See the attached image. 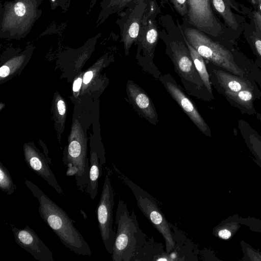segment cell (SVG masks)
I'll use <instances>...</instances> for the list:
<instances>
[{
    "label": "cell",
    "mask_w": 261,
    "mask_h": 261,
    "mask_svg": "<svg viewBox=\"0 0 261 261\" xmlns=\"http://www.w3.org/2000/svg\"><path fill=\"white\" fill-rule=\"evenodd\" d=\"M257 119L259 121V122L261 123V113H256L255 114Z\"/></svg>",
    "instance_id": "d6a6232c"
},
{
    "label": "cell",
    "mask_w": 261,
    "mask_h": 261,
    "mask_svg": "<svg viewBox=\"0 0 261 261\" xmlns=\"http://www.w3.org/2000/svg\"><path fill=\"white\" fill-rule=\"evenodd\" d=\"M129 103L137 113L152 125L159 122V115L149 96L137 84L128 79L126 85Z\"/></svg>",
    "instance_id": "4fadbf2b"
},
{
    "label": "cell",
    "mask_w": 261,
    "mask_h": 261,
    "mask_svg": "<svg viewBox=\"0 0 261 261\" xmlns=\"http://www.w3.org/2000/svg\"><path fill=\"white\" fill-rule=\"evenodd\" d=\"M253 8L258 10L261 13V2H256L252 4Z\"/></svg>",
    "instance_id": "1f68e13d"
},
{
    "label": "cell",
    "mask_w": 261,
    "mask_h": 261,
    "mask_svg": "<svg viewBox=\"0 0 261 261\" xmlns=\"http://www.w3.org/2000/svg\"><path fill=\"white\" fill-rule=\"evenodd\" d=\"M57 107L59 115L64 116L66 113V105L65 102L62 99H59L57 102Z\"/></svg>",
    "instance_id": "f1b7e54d"
},
{
    "label": "cell",
    "mask_w": 261,
    "mask_h": 261,
    "mask_svg": "<svg viewBox=\"0 0 261 261\" xmlns=\"http://www.w3.org/2000/svg\"><path fill=\"white\" fill-rule=\"evenodd\" d=\"M52 1H55V0H52Z\"/></svg>",
    "instance_id": "e575fe53"
},
{
    "label": "cell",
    "mask_w": 261,
    "mask_h": 261,
    "mask_svg": "<svg viewBox=\"0 0 261 261\" xmlns=\"http://www.w3.org/2000/svg\"><path fill=\"white\" fill-rule=\"evenodd\" d=\"M117 225L112 258L113 261H129L144 240L137 216L128 211L126 204L119 199L115 215Z\"/></svg>",
    "instance_id": "3957f363"
},
{
    "label": "cell",
    "mask_w": 261,
    "mask_h": 261,
    "mask_svg": "<svg viewBox=\"0 0 261 261\" xmlns=\"http://www.w3.org/2000/svg\"><path fill=\"white\" fill-rule=\"evenodd\" d=\"M15 242L39 261H54L53 253L28 225L23 228L13 227Z\"/></svg>",
    "instance_id": "7c38bea8"
},
{
    "label": "cell",
    "mask_w": 261,
    "mask_h": 261,
    "mask_svg": "<svg viewBox=\"0 0 261 261\" xmlns=\"http://www.w3.org/2000/svg\"><path fill=\"white\" fill-rule=\"evenodd\" d=\"M159 81L198 129L206 136L211 137L212 135L210 126L200 114L194 102L173 76L170 73L162 74Z\"/></svg>",
    "instance_id": "30bf717a"
},
{
    "label": "cell",
    "mask_w": 261,
    "mask_h": 261,
    "mask_svg": "<svg viewBox=\"0 0 261 261\" xmlns=\"http://www.w3.org/2000/svg\"><path fill=\"white\" fill-rule=\"evenodd\" d=\"M170 1L180 15L187 17L188 12V0H170Z\"/></svg>",
    "instance_id": "484cf974"
},
{
    "label": "cell",
    "mask_w": 261,
    "mask_h": 261,
    "mask_svg": "<svg viewBox=\"0 0 261 261\" xmlns=\"http://www.w3.org/2000/svg\"><path fill=\"white\" fill-rule=\"evenodd\" d=\"M183 38L188 46L195 68L203 84L209 92L213 95L210 76L204 58L189 44L184 35Z\"/></svg>",
    "instance_id": "44dd1931"
},
{
    "label": "cell",
    "mask_w": 261,
    "mask_h": 261,
    "mask_svg": "<svg viewBox=\"0 0 261 261\" xmlns=\"http://www.w3.org/2000/svg\"><path fill=\"white\" fill-rule=\"evenodd\" d=\"M184 34L189 44L205 62L242 77L248 74V71H245L237 65L233 53L234 48H227L195 28H186Z\"/></svg>",
    "instance_id": "5b68a950"
},
{
    "label": "cell",
    "mask_w": 261,
    "mask_h": 261,
    "mask_svg": "<svg viewBox=\"0 0 261 261\" xmlns=\"http://www.w3.org/2000/svg\"><path fill=\"white\" fill-rule=\"evenodd\" d=\"M238 127L246 146L254 157L253 160L261 168V136L243 119L238 121Z\"/></svg>",
    "instance_id": "d6986e66"
},
{
    "label": "cell",
    "mask_w": 261,
    "mask_h": 261,
    "mask_svg": "<svg viewBox=\"0 0 261 261\" xmlns=\"http://www.w3.org/2000/svg\"><path fill=\"white\" fill-rule=\"evenodd\" d=\"M89 183L85 189L92 200H94L97 196L98 189V180L102 175V165L100 164L98 154L91 151L89 163Z\"/></svg>",
    "instance_id": "ffe728a7"
},
{
    "label": "cell",
    "mask_w": 261,
    "mask_h": 261,
    "mask_svg": "<svg viewBox=\"0 0 261 261\" xmlns=\"http://www.w3.org/2000/svg\"><path fill=\"white\" fill-rule=\"evenodd\" d=\"M233 107L238 109L241 113L252 115L257 112L254 101L261 97V91L258 87L246 89L235 93H226L222 95Z\"/></svg>",
    "instance_id": "ac0fdd59"
},
{
    "label": "cell",
    "mask_w": 261,
    "mask_h": 261,
    "mask_svg": "<svg viewBox=\"0 0 261 261\" xmlns=\"http://www.w3.org/2000/svg\"><path fill=\"white\" fill-rule=\"evenodd\" d=\"M242 15L247 16L253 25L255 31L261 36V13L254 8H249L243 5H240Z\"/></svg>",
    "instance_id": "cb8c5ba5"
},
{
    "label": "cell",
    "mask_w": 261,
    "mask_h": 261,
    "mask_svg": "<svg viewBox=\"0 0 261 261\" xmlns=\"http://www.w3.org/2000/svg\"><path fill=\"white\" fill-rule=\"evenodd\" d=\"M14 11L17 15L22 16L25 13V6L22 3H17L14 6Z\"/></svg>",
    "instance_id": "83f0119b"
},
{
    "label": "cell",
    "mask_w": 261,
    "mask_h": 261,
    "mask_svg": "<svg viewBox=\"0 0 261 261\" xmlns=\"http://www.w3.org/2000/svg\"><path fill=\"white\" fill-rule=\"evenodd\" d=\"M124 180L132 190L139 209L163 237L166 251L169 253L174 248L175 242L169 223L161 211L155 199L129 179L125 178Z\"/></svg>",
    "instance_id": "ba28073f"
},
{
    "label": "cell",
    "mask_w": 261,
    "mask_h": 261,
    "mask_svg": "<svg viewBox=\"0 0 261 261\" xmlns=\"http://www.w3.org/2000/svg\"><path fill=\"white\" fill-rule=\"evenodd\" d=\"M157 6L150 0L143 15L139 36L136 44L137 49L136 59L137 64L144 71L156 80L162 75L154 62V51L158 41L159 33L155 17Z\"/></svg>",
    "instance_id": "8992f818"
},
{
    "label": "cell",
    "mask_w": 261,
    "mask_h": 261,
    "mask_svg": "<svg viewBox=\"0 0 261 261\" xmlns=\"http://www.w3.org/2000/svg\"><path fill=\"white\" fill-rule=\"evenodd\" d=\"M243 32L245 38L256 56L255 64L261 68V36L251 22L245 23Z\"/></svg>",
    "instance_id": "7402d4cb"
},
{
    "label": "cell",
    "mask_w": 261,
    "mask_h": 261,
    "mask_svg": "<svg viewBox=\"0 0 261 261\" xmlns=\"http://www.w3.org/2000/svg\"><path fill=\"white\" fill-rule=\"evenodd\" d=\"M93 73L92 71H88L86 72L83 77V83L85 84H88L93 77Z\"/></svg>",
    "instance_id": "f546056e"
},
{
    "label": "cell",
    "mask_w": 261,
    "mask_h": 261,
    "mask_svg": "<svg viewBox=\"0 0 261 261\" xmlns=\"http://www.w3.org/2000/svg\"><path fill=\"white\" fill-rule=\"evenodd\" d=\"M165 42L166 54L187 92L204 101L214 100V95L206 88L195 68L184 40L173 39Z\"/></svg>",
    "instance_id": "7a4b0ae2"
},
{
    "label": "cell",
    "mask_w": 261,
    "mask_h": 261,
    "mask_svg": "<svg viewBox=\"0 0 261 261\" xmlns=\"http://www.w3.org/2000/svg\"><path fill=\"white\" fill-rule=\"evenodd\" d=\"M11 62H9L8 64H6L1 67L0 69V76L2 78H4L8 76L11 72V68L13 69H16V67L18 65H16V62L13 61L12 64Z\"/></svg>",
    "instance_id": "4316f807"
},
{
    "label": "cell",
    "mask_w": 261,
    "mask_h": 261,
    "mask_svg": "<svg viewBox=\"0 0 261 261\" xmlns=\"http://www.w3.org/2000/svg\"><path fill=\"white\" fill-rule=\"evenodd\" d=\"M242 225L249 227L253 232H261V220L254 217L243 218L234 214L222 220L213 229V235L222 240L233 237Z\"/></svg>",
    "instance_id": "e0dca14e"
},
{
    "label": "cell",
    "mask_w": 261,
    "mask_h": 261,
    "mask_svg": "<svg viewBox=\"0 0 261 261\" xmlns=\"http://www.w3.org/2000/svg\"><path fill=\"white\" fill-rule=\"evenodd\" d=\"M114 194L110 176H105L96 215L101 240L107 252L112 254L116 232L113 229Z\"/></svg>",
    "instance_id": "9c48e42d"
},
{
    "label": "cell",
    "mask_w": 261,
    "mask_h": 261,
    "mask_svg": "<svg viewBox=\"0 0 261 261\" xmlns=\"http://www.w3.org/2000/svg\"><path fill=\"white\" fill-rule=\"evenodd\" d=\"M148 0H145L134 7L128 8L126 18L122 30V41L123 43L125 56L129 54V50L134 43H136L141 28L143 15Z\"/></svg>",
    "instance_id": "9a60e30c"
},
{
    "label": "cell",
    "mask_w": 261,
    "mask_h": 261,
    "mask_svg": "<svg viewBox=\"0 0 261 261\" xmlns=\"http://www.w3.org/2000/svg\"><path fill=\"white\" fill-rule=\"evenodd\" d=\"M240 246L243 254L241 260L261 261V252L243 240L240 242Z\"/></svg>",
    "instance_id": "d4e9b609"
},
{
    "label": "cell",
    "mask_w": 261,
    "mask_h": 261,
    "mask_svg": "<svg viewBox=\"0 0 261 261\" xmlns=\"http://www.w3.org/2000/svg\"><path fill=\"white\" fill-rule=\"evenodd\" d=\"M24 179L25 185L39 202L38 210L41 218L61 243L77 254L91 256V248L75 227L73 220L38 187L27 178Z\"/></svg>",
    "instance_id": "6da1fadb"
},
{
    "label": "cell",
    "mask_w": 261,
    "mask_h": 261,
    "mask_svg": "<svg viewBox=\"0 0 261 261\" xmlns=\"http://www.w3.org/2000/svg\"><path fill=\"white\" fill-rule=\"evenodd\" d=\"M212 86L222 95L226 93H235L258 87L253 75L249 71L242 77L205 62Z\"/></svg>",
    "instance_id": "8fae6325"
},
{
    "label": "cell",
    "mask_w": 261,
    "mask_h": 261,
    "mask_svg": "<svg viewBox=\"0 0 261 261\" xmlns=\"http://www.w3.org/2000/svg\"><path fill=\"white\" fill-rule=\"evenodd\" d=\"M23 152L28 167L46 181L60 195L63 196V191L51 170L47 159L32 144H25Z\"/></svg>",
    "instance_id": "5bb4252c"
},
{
    "label": "cell",
    "mask_w": 261,
    "mask_h": 261,
    "mask_svg": "<svg viewBox=\"0 0 261 261\" xmlns=\"http://www.w3.org/2000/svg\"><path fill=\"white\" fill-rule=\"evenodd\" d=\"M249 1L251 4L254 3V2H261V0H248Z\"/></svg>",
    "instance_id": "836d02e7"
},
{
    "label": "cell",
    "mask_w": 261,
    "mask_h": 261,
    "mask_svg": "<svg viewBox=\"0 0 261 261\" xmlns=\"http://www.w3.org/2000/svg\"><path fill=\"white\" fill-rule=\"evenodd\" d=\"M87 140L80 124L75 121L65 151L63 162L66 175L74 176L78 189L84 192L89 183L90 166L87 155Z\"/></svg>",
    "instance_id": "52a82bcc"
},
{
    "label": "cell",
    "mask_w": 261,
    "mask_h": 261,
    "mask_svg": "<svg viewBox=\"0 0 261 261\" xmlns=\"http://www.w3.org/2000/svg\"><path fill=\"white\" fill-rule=\"evenodd\" d=\"M187 20L194 28L232 49L239 37L215 14L211 0H188Z\"/></svg>",
    "instance_id": "277c9868"
},
{
    "label": "cell",
    "mask_w": 261,
    "mask_h": 261,
    "mask_svg": "<svg viewBox=\"0 0 261 261\" xmlns=\"http://www.w3.org/2000/svg\"><path fill=\"white\" fill-rule=\"evenodd\" d=\"M82 83L81 77H79L76 79L73 84V91L74 92H77L80 90Z\"/></svg>",
    "instance_id": "4dcf8cb0"
},
{
    "label": "cell",
    "mask_w": 261,
    "mask_h": 261,
    "mask_svg": "<svg viewBox=\"0 0 261 261\" xmlns=\"http://www.w3.org/2000/svg\"><path fill=\"white\" fill-rule=\"evenodd\" d=\"M0 189L8 195H11L16 189L8 170L0 163Z\"/></svg>",
    "instance_id": "603a6c76"
},
{
    "label": "cell",
    "mask_w": 261,
    "mask_h": 261,
    "mask_svg": "<svg viewBox=\"0 0 261 261\" xmlns=\"http://www.w3.org/2000/svg\"><path fill=\"white\" fill-rule=\"evenodd\" d=\"M212 6L221 16L225 25L239 37L243 32L246 22L245 16L242 15L239 4L234 0H211Z\"/></svg>",
    "instance_id": "2e32d148"
}]
</instances>
